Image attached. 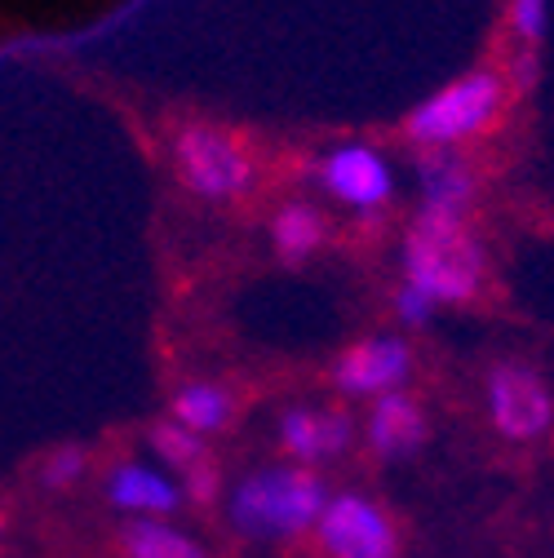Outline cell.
<instances>
[{
    "label": "cell",
    "instance_id": "6da1fadb",
    "mask_svg": "<svg viewBox=\"0 0 554 558\" xmlns=\"http://www.w3.org/2000/svg\"><path fill=\"white\" fill-rule=\"evenodd\" d=\"M328 497L333 487L320 470H302L289 461L257 465L227 487V523L244 541H293L320 523Z\"/></svg>",
    "mask_w": 554,
    "mask_h": 558
},
{
    "label": "cell",
    "instance_id": "7a4b0ae2",
    "mask_svg": "<svg viewBox=\"0 0 554 558\" xmlns=\"http://www.w3.org/2000/svg\"><path fill=\"white\" fill-rule=\"evenodd\" d=\"M399 266L404 284L422 289L435 306H470L489 284V253L470 235L466 218L418 214L408 222Z\"/></svg>",
    "mask_w": 554,
    "mask_h": 558
},
{
    "label": "cell",
    "instance_id": "3957f363",
    "mask_svg": "<svg viewBox=\"0 0 554 558\" xmlns=\"http://www.w3.org/2000/svg\"><path fill=\"white\" fill-rule=\"evenodd\" d=\"M510 85L502 66H474V72L448 81L431 98H422L404 116V143H412L422 156L426 151H453L461 143L483 137L506 111Z\"/></svg>",
    "mask_w": 554,
    "mask_h": 558
},
{
    "label": "cell",
    "instance_id": "277c9868",
    "mask_svg": "<svg viewBox=\"0 0 554 558\" xmlns=\"http://www.w3.org/2000/svg\"><path fill=\"white\" fill-rule=\"evenodd\" d=\"M173 173L195 199L227 204L253 191L257 165L231 129L214 120H191L173 133Z\"/></svg>",
    "mask_w": 554,
    "mask_h": 558
},
{
    "label": "cell",
    "instance_id": "5b68a950",
    "mask_svg": "<svg viewBox=\"0 0 554 558\" xmlns=\"http://www.w3.org/2000/svg\"><path fill=\"white\" fill-rule=\"evenodd\" d=\"M483 412L502 439L537 444L554 430V390L528 360H497L483 373Z\"/></svg>",
    "mask_w": 554,
    "mask_h": 558
},
{
    "label": "cell",
    "instance_id": "8992f818",
    "mask_svg": "<svg viewBox=\"0 0 554 558\" xmlns=\"http://www.w3.org/2000/svg\"><path fill=\"white\" fill-rule=\"evenodd\" d=\"M315 532V549L324 558H399V527L382 501L356 493H333Z\"/></svg>",
    "mask_w": 554,
    "mask_h": 558
},
{
    "label": "cell",
    "instance_id": "52a82bcc",
    "mask_svg": "<svg viewBox=\"0 0 554 558\" xmlns=\"http://www.w3.org/2000/svg\"><path fill=\"white\" fill-rule=\"evenodd\" d=\"M418 355L399 332H369L351 345H341L328 364V386L346 399H382L395 390H408Z\"/></svg>",
    "mask_w": 554,
    "mask_h": 558
},
{
    "label": "cell",
    "instance_id": "ba28073f",
    "mask_svg": "<svg viewBox=\"0 0 554 558\" xmlns=\"http://www.w3.org/2000/svg\"><path fill=\"white\" fill-rule=\"evenodd\" d=\"M315 182L341 208H351L364 222L382 218L395 199V169L369 143H337L315 160Z\"/></svg>",
    "mask_w": 554,
    "mask_h": 558
},
{
    "label": "cell",
    "instance_id": "9c48e42d",
    "mask_svg": "<svg viewBox=\"0 0 554 558\" xmlns=\"http://www.w3.org/2000/svg\"><path fill=\"white\" fill-rule=\"evenodd\" d=\"M275 444L289 457V465H302V470L333 465L356 444V416L328 403H293L275 422Z\"/></svg>",
    "mask_w": 554,
    "mask_h": 558
},
{
    "label": "cell",
    "instance_id": "30bf717a",
    "mask_svg": "<svg viewBox=\"0 0 554 558\" xmlns=\"http://www.w3.org/2000/svg\"><path fill=\"white\" fill-rule=\"evenodd\" d=\"M103 501L124 519H173L186 497L169 470H156L133 457H116L103 470Z\"/></svg>",
    "mask_w": 554,
    "mask_h": 558
},
{
    "label": "cell",
    "instance_id": "8fae6325",
    "mask_svg": "<svg viewBox=\"0 0 554 558\" xmlns=\"http://www.w3.org/2000/svg\"><path fill=\"white\" fill-rule=\"evenodd\" d=\"M364 444H369L373 461H382V465L412 461L431 444V416H426L422 399L408 390L373 399L369 416H364Z\"/></svg>",
    "mask_w": 554,
    "mask_h": 558
},
{
    "label": "cell",
    "instance_id": "7c38bea8",
    "mask_svg": "<svg viewBox=\"0 0 554 558\" xmlns=\"http://www.w3.org/2000/svg\"><path fill=\"white\" fill-rule=\"evenodd\" d=\"M418 214H439V218H466L479 195V178L457 151H426L418 160Z\"/></svg>",
    "mask_w": 554,
    "mask_h": 558
},
{
    "label": "cell",
    "instance_id": "4fadbf2b",
    "mask_svg": "<svg viewBox=\"0 0 554 558\" xmlns=\"http://www.w3.org/2000/svg\"><path fill=\"white\" fill-rule=\"evenodd\" d=\"M169 422H178L182 430H191L200 439L222 435L236 422V395L222 381H204V377L182 381L169 395Z\"/></svg>",
    "mask_w": 554,
    "mask_h": 558
},
{
    "label": "cell",
    "instance_id": "5bb4252c",
    "mask_svg": "<svg viewBox=\"0 0 554 558\" xmlns=\"http://www.w3.org/2000/svg\"><path fill=\"white\" fill-rule=\"evenodd\" d=\"M328 244V218L324 208L306 199H289L270 214V248L285 266H306Z\"/></svg>",
    "mask_w": 554,
    "mask_h": 558
},
{
    "label": "cell",
    "instance_id": "9a60e30c",
    "mask_svg": "<svg viewBox=\"0 0 554 558\" xmlns=\"http://www.w3.org/2000/svg\"><path fill=\"white\" fill-rule=\"evenodd\" d=\"M120 558H214V549L200 536L182 532L169 519H129L116 532Z\"/></svg>",
    "mask_w": 554,
    "mask_h": 558
},
{
    "label": "cell",
    "instance_id": "2e32d148",
    "mask_svg": "<svg viewBox=\"0 0 554 558\" xmlns=\"http://www.w3.org/2000/svg\"><path fill=\"white\" fill-rule=\"evenodd\" d=\"M89 478V448L85 444H58L36 465V487L45 497H67Z\"/></svg>",
    "mask_w": 554,
    "mask_h": 558
},
{
    "label": "cell",
    "instance_id": "e0dca14e",
    "mask_svg": "<svg viewBox=\"0 0 554 558\" xmlns=\"http://www.w3.org/2000/svg\"><path fill=\"white\" fill-rule=\"evenodd\" d=\"M147 448L160 457V465H169L173 474H186L195 461L209 457V444H204L200 435L182 430L178 422H169V416H160V422L147 430Z\"/></svg>",
    "mask_w": 554,
    "mask_h": 558
},
{
    "label": "cell",
    "instance_id": "ac0fdd59",
    "mask_svg": "<svg viewBox=\"0 0 554 558\" xmlns=\"http://www.w3.org/2000/svg\"><path fill=\"white\" fill-rule=\"evenodd\" d=\"M178 487H182V497L195 501V506H218L227 497V478H222V465L214 461V452L195 461L186 474H178Z\"/></svg>",
    "mask_w": 554,
    "mask_h": 558
},
{
    "label": "cell",
    "instance_id": "d6986e66",
    "mask_svg": "<svg viewBox=\"0 0 554 558\" xmlns=\"http://www.w3.org/2000/svg\"><path fill=\"white\" fill-rule=\"evenodd\" d=\"M545 23H550V10L541 5V0H510L506 5V27L519 40V49H541Z\"/></svg>",
    "mask_w": 554,
    "mask_h": 558
},
{
    "label": "cell",
    "instance_id": "ffe728a7",
    "mask_svg": "<svg viewBox=\"0 0 554 558\" xmlns=\"http://www.w3.org/2000/svg\"><path fill=\"white\" fill-rule=\"evenodd\" d=\"M390 311H395V319L404 324V328H426L431 319H435V302L422 293V289H412V284H399L395 293H390Z\"/></svg>",
    "mask_w": 554,
    "mask_h": 558
},
{
    "label": "cell",
    "instance_id": "44dd1931",
    "mask_svg": "<svg viewBox=\"0 0 554 558\" xmlns=\"http://www.w3.org/2000/svg\"><path fill=\"white\" fill-rule=\"evenodd\" d=\"M537 81H541V62H537V49H519V58L510 62V76H506V85H510V94H532L537 89Z\"/></svg>",
    "mask_w": 554,
    "mask_h": 558
},
{
    "label": "cell",
    "instance_id": "7402d4cb",
    "mask_svg": "<svg viewBox=\"0 0 554 558\" xmlns=\"http://www.w3.org/2000/svg\"><path fill=\"white\" fill-rule=\"evenodd\" d=\"M5 532H10V514H5V510H0V536H5Z\"/></svg>",
    "mask_w": 554,
    "mask_h": 558
}]
</instances>
